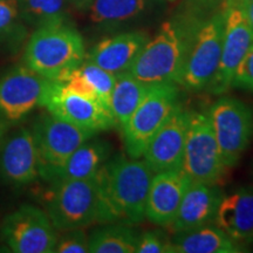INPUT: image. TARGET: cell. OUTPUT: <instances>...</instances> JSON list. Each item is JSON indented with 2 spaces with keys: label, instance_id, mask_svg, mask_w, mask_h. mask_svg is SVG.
I'll return each mask as SVG.
<instances>
[{
  "label": "cell",
  "instance_id": "obj_1",
  "mask_svg": "<svg viewBox=\"0 0 253 253\" xmlns=\"http://www.w3.org/2000/svg\"><path fill=\"white\" fill-rule=\"evenodd\" d=\"M154 172L144 160L115 155L96 173L97 224L137 225L145 219V203Z\"/></svg>",
  "mask_w": 253,
  "mask_h": 253
},
{
  "label": "cell",
  "instance_id": "obj_2",
  "mask_svg": "<svg viewBox=\"0 0 253 253\" xmlns=\"http://www.w3.org/2000/svg\"><path fill=\"white\" fill-rule=\"evenodd\" d=\"M203 15L185 13L162 24L129 72L148 84H181L192 37Z\"/></svg>",
  "mask_w": 253,
  "mask_h": 253
},
{
  "label": "cell",
  "instance_id": "obj_3",
  "mask_svg": "<svg viewBox=\"0 0 253 253\" xmlns=\"http://www.w3.org/2000/svg\"><path fill=\"white\" fill-rule=\"evenodd\" d=\"M86 53L81 34L62 21L36 28L25 46L23 63L41 77L62 82L86 60Z\"/></svg>",
  "mask_w": 253,
  "mask_h": 253
},
{
  "label": "cell",
  "instance_id": "obj_4",
  "mask_svg": "<svg viewBox=\"0 0 253 253\" xmlns=\"http://www.w3.org/2000/svg\"><path fill=\"white\" fill-rule=\"evenodd\" d=\"M49 183L45 208L56 231L86 229L97 224L99 188L96 176L88 179H55Z\"/></svg>",
  "mask_w": 253,
  "mask_h": 253
},
{
  "label": "cell",
  "instance_id": "obj_5",
  "mask_svg": "<svg viewBox=\"0 0 253 253\" xmlns=\"http://www.w3.org/2000/svg\"><path fill=\"white\" fill-rule=\"evenodd\" d=\"M178 84H153L121 128L126 156L141 158L158 129L179 103Z\"/></svg>",
  "mask_w": 253,
  "mask_h": 253
},
{
  "label": "cell",
  "instance_id": "obj_6",
  "mask_svg": "<svg viewBox=\"0 0 253 253\" xmlns=\"http://www.w3.org/2000/svg\"><path fill=\"white\" fill-rule=\"evenodd\" d=\"M39 157L40 177L52 182L69 156L94 132L46 112L40 114L31 126Z\"/></svg>",
  "mask_w": 253,
  "mask_h": 253
},
{
  "label": "cell",
  "instance_id": "obj_7",
  "mask_svg": "<svg viewBox=\"0 0 253 253\" xmlns=\"http://www.w3.org/2000/svg\"><path fill=\"white\" fill-rule=\"evenodd\" d=\"M223 2L214 13L202 17L197 25L186 58L179 86L189 91L207 89L217 71L223 41Z\"/></svg>",
  "mask_w": 253,
  "mask_h": 253
},
{
  "label": "cell",
  "instance_id": "obj_8",
  "mask_svg": "<svg viewBox=\"0 0 253 253\" xmlns=\"http://www.w3.org/2000/svg\"><path fill=\"white\" fill-rule=\"evenodd\" d=\"M226 166L205 112H190L182 170L191 182L217 184L226 172Z\"/></svg>",
  "mask_w": 253,
  "mask_h": 253
},
{
  "label": "cell",
  "instance_id": "obj_9",
  "mask_svg": "<svg viewBox=\"0 0 253 253\" xmlns=\"http://www.w3.org/2000/svg\"><path fill=\"white\" fill-rule=\"evenodd\" d=\"M227 169L235 167L253 141V108L236 97L218 99L208 112Z\"/></svg>",
  "mask_w": 253,
  "mask_h": 253
},
{
  "label": "cell",
  "instance_id": "obj_10",
  "mask_svg": "<svg viewBox=\"0 0 253 253\" xmlns=\"http://www.w3.org/2000/svg\"><path fill=\"white\" fill-rule=\"evenodd\" d=\"M53 82L24 63L7 68L0 74V115L12 126L21 123L38 107L43 108Z\"/></svg>",
  "mask_w": 253,
  "mask_h": 253
},
{
  "label": "cell",
  "instance_id": "obj_11",
  "mask_svg": "<svg viewBox=\"0 0 253 253\" xmlns=\"http://www.w3.org/2000/svg\"><path fill=\"white\" fill-rule=\"evenodd\" d=\"M223 14L224 30L219 63L205 89L213 95L225 94L231 89L237 68L253 46V28L238 0H223Z\"/></svg>",
  "mask_w": 253,
  "mask_h": 253
},
{
  "label": "cell",
  "instance_id": "obj_12",
  "mask_svg": "<svg viewBox=\"0 0 253 253\" xmlns=\"http://www.w3.org/2000/svg\"><path fill=\"white\" fill-rule=\"evenodd\" d=\"M56 239L46 211L34 205H21L0 223V242L14 253H53Z\"/></svg>",
  "mask_w": 253,
  "mask_h": 253
},
{
  "label": "cell",
  "instance_id": "obj_13",
  "mask_svg": "<svg viewBox=\"0 0 253 253\" xmlns=\"http://www.w3.org/2000/svg\"><path fill=\"white\" fill-rule=\"evenodd\" d=\"M40 178L39 157L31 128L12 126L0 141V179L12 188H25Z\"/></svg>",
  "mask_w": 253,
  "mask_h": 253
},
{
  "label": "cell",
  "instance_id": "obj_14",
  "mask_svg": "<svg viewBox=\"0 0 253 253\" xmlns=\"http://www.w3.org/2000/svg\"><path fill=\"white\" fill-rule=\"evenodd\" d=\"M43 108L53 115L94 134L116 126L110 110L100 101L68 91L61 82H53Z\"/></svg>",
  "mask_w": 253,
  "mask_h": 253
},
{
  "label": "cell",
  "instance_id": "obj_15",
  "mask_svg": "<svg viewBox=\"0 0 253 253\" xmlns=\"http://www.w3.org/2000/svg\"><path fill=\"white\" fill-rule=\"evenodd\" d=\"M190 112L179 103L148 143L142 157L154 173L182 170Z\"/></svg>",
  "mask_w": 253,
  "mask_h": 253
},
{
  "label": "cell",
  "instance_id": "obj_16",
  "mask_svg": "<svg viewBox=\"0 0 253 253\" xmlns=\"http://www.w3.org/2000/svg\"><path fill=\"white\" fill-rule=\"evenodd\" d=\"M190 183L191 179L183 170L154 173L145 203V218L155 225L171 226Z\"/></svg>",
  "mask_w": 253,
  "mask_h": 253
},
{
  "label": "cell",
  "instance_id": "obj_17",
  "mask_svg": "<svg viewBox=\"0 0 253 253\" xmlns=\"http://www.w3.org/2000/svg\"><path fill=\"white\" fill-rule=\"evenodd\" d=\"M148 41V34L140 31L107 37L86 53V60L113 74H121L130 71Z\"/></svg>",
  "mask_w": 253,
  "mask_h": 253
},
{
  "label": "cell",
  "instance_id": "obj_18",
  "mask_svg": "<svg viewBox=\"0 0 253 253\" xmlns=\"http://www.w3.org/2000/svg\"><path fill=\"white\" fill-rule=\"evenodd\" d=\"M223 196L217 184L190 183L171 225L173 232H185L213 224Z\"/></svg>",
  "mask_w": 253,
  "mask_h": 253
},
{
  "label": "cell",
  "instance_id": "obj_19",
  "mask_svg": "<svg viewBox=\"0 0 253 253\" xmlns=\"http://www.w3.org/2000/svg\"><path fill=\"white\" fill-rule=\"evenodd\" d=\"M214 225L237 242L253 238V186H240L224 195Z\"/></svg>",
  "mask_w": 253,
  "mask_h": 253
},
{
  "label": "cell",
  "instance_id": "obj_20",
  "mask_svg": "<svg viewBox=\"0 0 253 253\" xmlns=\"http://www.w3.org/2000/svg\"><path fill=\"white\" fill-rule=\"evenodd\" d=\"M239 242L232 239L214 224L176 233L170 243V253H238Z\"/></svg>",
  "mask_w": 253,
  "mask_h": 253
},
{
  "label": "cell",
  "instance_id": "obj_21",
  "mask_svg": "<svg viewBox=\"0 0 253 253\" xmlns=\"http://www.w3.org/2000/svg\"><path fill=\"white\" fill-rule=\"evenodd\" d=\"M112 144L108 141L94 135L69 156L53 181L93 178L112 156Z\"/></svg>",
  "mask_w": 253,
  "mask_h": 253
},
{
  "label": "cell",
  "instance_id": "obj_22",
  "mask_svg": "<svg viewBox=\"0 0 253 253\" xmlns=\"http://www.w3.org/2000/svg\"><path fill=\"white\" fill-rule=\"evenodd\" d=\"M149 86L150 84L138 80L130 72L116 75L109 103L110 113L115 120L116 126L121 129L126 125L144 97Z\"/></svg>",
  "mask_w": 253,
  "mask_h": 253
},
{
  "label": "cell",
  "instance_id": "obj_23",
  "mask_svg": "<svg viewBox=\"0 0 253 253\" xmlns=\"http://www.w3.org/2000/svg\"><path fill=\"white\" fill-rule=\"evenodd\" d=\"M148 0H90L84 8L95 26L114 27L140 17Z\"/></svg>",
  "mask_w": 253,
  "mask_h": 253
},
{
  "label": "cell",
  "instance_id": "obj_24",
  "mask_svg": "<svg viewBox=\"0 0 253 253\" xmlns=\"http://www.w3.org/2000/svg\"><path fill=\"white\" fill-rule=\"evenodd\" d=\"M140 233L130 225L107 223L88 236L91 253H136Z\"/></svg>",
  "mask_w": 253,
  "mask_h": 253
},
{
  "label": "cell",
  "instance_id": "obj_25",
  "mask_svg": "<svg viewBox=\"0 0 253 253\" xmlns=\"http://www.w3.org/2000/svg\"><path fill=\"white\" fill-rule=\"evenodd\" d=\"M28 37L17 0H0V53L18 52Z\"/></svg>",
  "mask_w": 253,
  "mask_h": 253
},
{
  "label": "cell",
  "instance_id": "obj_26",
  "mask_svg": "<svg viewBox=\"0 0 253 253\" xmlns=\"http://www.w3.org/2000/svg\"><path fill=\"white\" fill-rule=\"evenodd\" d=\"M21 19L27 26L38 28L66 21L68 0H17Z\"/></svg>",
  "mask_w": 253,
  "mask_h": 253
},
{
  "label": "cell",
  "instance_id": "obj_27",
  "mask_svg": "<svg viewBox=\"0 0 253 253\" xmlns=\"http://www.w3.org/2000/svg\"><path fill=\"white\" fill-rule=\"evenodd\" d=\"M78 71L94 87L101 103L109 109L110 95H112L114 84H115L116 75L104 71L99 66L94 65V63L87 61V60H84L79 66Z\"/></svg>",
  "mask_w": 253,
  "mask_h": 253
},
{
  "label": "cell",
  "instance_id": "obj_28",
  "mask_svg": "<svg viewBox=\"0 0 253 253\" xmlns=\"http://www.w3.org/2000/svg\"><path fill=\"white\" fill-rule=\"evenodd\" d=\"M56 253H87L88 236L84 229H74L61 231V235H58L56 244L54 248Z\"/></svg>",
  "mask_w": 253,
  "mask_h": 253
},
{
  "label": "cell",
  "instance_id": "obj_29",
  "mask_svg": "<svg viewBox=\"0 0 253 253\" xmlns=\"http://www.w3.org/2000/svg\"><path fill=\"white\" fill-rule=\"evenodd\" d=\"M170 243L163 233L147 231L138 237L136 253H170Z\"/></svg>",
  "mask_w": 253,
  "mask_h": 253
},
{
  "label": "cell",
  "instance_id": "obj_30",
  "mask_svg": "<svg viewBox=\"0 0 253 253\" xmlns=\"http://www.w3.org/2000/svg\"><path fill=\"white\" fill-rule=\"evenodd\" d=\"M231 88L253 93V46L237 68Z\"/></svg>",
  "mask_w": 253,
  "mask_h": 253
},
{
  "label": "cell",
  "instance_id": "obj_31",
  "mask_svg": "<svg viewBox=\"0 0 253 253\" xmlns=\"http://www.w3.org/2000/svg\"><path fill=\"white\" fill-rule=\"evenodd\" d=\"M239 5L242 6L243 11L248 18L250 25L253 28V1H246V0H238Z\"/></svg>",
  "mask_w": 253,
  "mask_h": 253
},
{
  "label": "cell",
  "instance_id": "obj_32",
  "mask_svg": "<svg viewBox=\"0 0 253 253\" xmlns=\"http://www.w3.org/2000/svg\"><path fill=\"white\" fill-rule=\"evenodd\" d=\"M11 126H12L11 123L0 115V141H1V138L4 137V135L7 132V130L11 128Z\"/></svg>",
  "mask_w": 253,
  "mask_h": 253
},
{
  "label": "cell",
  "instance_id": "obj_33",
  "mask_svg": "<svg viewBox=\"0 0 253 253\" xmlns=\"http://www.w3.org/2000/svg\"><path fill=\"white\" fill-rule=\"evenodd\" d=\"M68 1H69V4L74 5L77 8L84 9L88 4H89L90 0H68Z\"/></svg>",
  "mask_w": 253,
  "mask_h": 253
},
{
  "label": "cell",
  "instance_id": "obj_34",
  "mask_svg": "<svg viewBox=\"0 0 253 253\" xmlns=\"http://www.w3.org/2000/svg\"><path fill=\"white\" fill-rule=\"evenodd\" d=\"M246 1H253V0H246Z\"/></svg>",
  "mask_w": 253,
  "mask_h": 253
}]
</instances>
